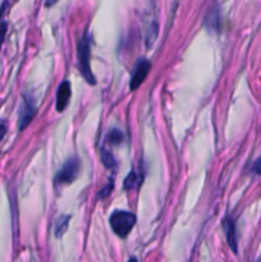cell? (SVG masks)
<instances>
[{
	"label": "cell",
	"mask_w": 261,
	"mask_h": 262,
	"mask_svg": "<svg viewBox=\"0 0 261 262\" xmlns=\"http://www.w3.org/2000/svg\"><path fill=\"white\" fill-rule=\"evenodd\" d=\"M90 36L84 32L77 42V55H78V68L82 77L86 79L89 83L95 84V77L90 68Z\"/></svg>",
	"instance_id": "cell-1"
},
{
	"label": "cell",
	"mask_w": 261,
	"mask_h": 262,
	"mask_svg": "<svg viewBox=\"0 0 261 262\" xmlns=\"http://www.w3.org/2000/svg\"><path fill=\"white\" fill-rule=\"evenodd\" d=\"M110 227L120 238H125L136 224V216L129 211H114L110 216Z\"/></svg>",
	"instance_id": "cell-2"
},
{
	"label": "cell",
	"mask_w": 261,
	"mask_h": 262,
	"mask_svg": "<svg viewBox=\"0 0 261 262\" xmlns=\"http://www.w3.org/2000/svg\"><path fill=\"white\" fill-rule=\"evenodd\" d=\"M79 171V161L78 159L72 158L69 160L66 161L63 166L58 170L55 176V183L59 186H63V184H69L77 178Z\"/></svg>",
	"instance_id": "cell-3"
},
{
	"label": "cell",
	"mask_w": 261,
	"mask_h": 262,
	"mask_svg": "<svg viewBox=\"0 0 261 262\" xmlns=\"http://www.w3.org/2000/svg\"><path fill=\"white\" fill-rule=\"evenodd\" d=\"M36 114V104L31 96H25L19 107V115H18V128L23 130Z\"/></svg>",
	"instance_id": "cell-4"
},
{
	"label": "cell",
	"mask_w": 261,
	"mask_h": 262,
	"mask_svg": "<svg viewBox=\"0 0 261 262\" xmlns=\"http://www.w3.org/2000/svg\"><path fill=\"white\" fill-rule=\"evenodd\" d=\"M151 68V63L146 59H140V60L136 63L135 68L132 71V77H130V83L129 87L132 91H136L141 84L143 83L145 78L147 77L148 71Z\"/></svg>",
	"instance_id": "cell-5"
},
{
	"label": "cell",
	"mask_w": 261,
	"mask_h": 262,
	"mask_svg": "<svg viewBox=\"0 0 261 262\" xmlns=\"http://www.w3.org/2000/svg\"><path fill=\"white\" fill-rule=\"evenodd\" d=\"M71 83L68 81H63L58 87L56 92V112L61 113L68 106L69 99H71Z\"/></svg>",
	"instance_id": "cell-6"
},
{
	"label": "cell",
	"mask_w": 261,
	"mask_h": 262,
	"mask_svg": "<svg viewBox=\"0 0 261 262\" xmlns=\"http://www.w3.org/2000/svg\"><path fill=\"white\" fill-rule=\"evenodd\" d=\"M223 229H224L227 241L233 251H237V238H235V223L232 217L227 216L223 220Z\"/></svg>",
	"instance_id": "cell-7"
},
{
	"label": "cell",
	"mask_w": 261,
	"mask_h": 262,
	"mask_svg": "<svg viewBox=\"0 0 261 262\" xmlns=\"http://www.w3.org/2000/svg\"><path fill=\"white\" fill-rule=\"evenodd\" d=\"M100 158H101V161L105 168L112 169L113 170L115 168V165H117L114 155L109 150H106V148H101V151H100Z\"/></svg>",
	"instance_id": "cell-8"
},
{
	"label": "cell",
	"mask_w": 261,
	"mask_h": 262,
	"mask_svg": "<svg viewBox=\"0 0 261 262\" xmlns=\"http://www.w3.org/2000/svg\"><path fill=\"white\" fill-rule=\"evenodd\" d=\"M69 220H71V216H68V215H63V216L59 217L58 222H56V224H55V235L56 237L58 238L61 237V235L67 232V229H68Z\"/></svg>",
	"instance_id": "cell-9"
},
{
	"label": "cell",
	"mask_w": 261,
	"mask_h": 262,
	"mask_svg": "<svg viewBox=\"0 0 261 262\" xmlns=\"http://www.w3.org/2000/svg\"><path fill=\"white\" fill-rule=\"evenodd\" d=\"M124 140V135L119 129H112L106 136V141L109 145H119Z\"/></svg>",
	"instance_id": "cell-10"
},
{
	"label": "cell",
	"mask_w": 261,
	"mask_h": 262,
	"mask_svg": "<svg viewBox=\"0 0 261 262\" xmlns=\"http://www.w3.org/2000/svg\"><path fill=\"white\" fill-rule=\"evenodd\" d=\"M141 181H142V178H141L140 176H137V173H136V171H130L124 181V188L125 189L135 188L137 184L141 183Z\"/></svg>",
	"instance_id": "cell-11"
},
{
	"label": "cell",
	"mask_w": 261,
	"mask_h": 262,
	"mask_svg": "<svg viewBox=\"0 0 261 262\" xmlns=\"http://www.w3.org/2000/svg\"><path fill=\"white\" fill-rule=\"evenodd\" d=\"M5 5H7V4L3 5L2 9H0V50H2L3 42H4L5 35H7V31H8V25H7V22L2 19V13L5 10Z\"/></svg>",
	"instance_id": "cell-12"
},
{
	"label": "cell",
	"mask_w": 261,
	"mask_h": 262,
	"mask_svg": "<svg viewBox=\"0 0 261 262\" xmlns=\"http://www.w3.org/2000/svg\"><path fill=\"white\" fill-rule=\"evenodd\" d=\"M206 26L210 28V30H216L217 28V13L216 12H214V15H212V12H211V14L207 17Z\"/></svg>",
	"instance_id": "cell-13"
},
{
	"label": "cell",
	"mask_w": 261,
	"mask_h": 262,
	"mask_svg": "<svg viewBox=\"0 0 261 262\" xmlns=\"http://www.w3.org/2000/svg\"><path fill=\"white\" fill-rule=\"evenodd\" d=\"M113 187H114V183H113V181H110V183H107V186L104 187V188L100 191V194H99L100 199H105L106 196H109V193H110V191L113 189Z\"/></svg>",
	"instance_id": "cell-14"
},
{
	"label": "cell",
	"mask_w": 261,
	"mask_h": 262,
	"mask_svg": "<svg viewBox=\"0 0 261 262\" xmlns=\"http://www.w3.org/2000/svg\"><path fill=\"white\" fill-rule=\"evenodd\" d=\"M253 171H255V173H257V174H261V158L258 159L257 161H256L255 164H253Z\"/></svg>",
	"instance_id": "cell-15"
},
{
	"label": "cell",
	"mask_w": 261,
	"mask_h": 262,
	"mask_svg": "<svg viewBox=\"0 0 261 262\" xmlns=\"http://www.w3.org/2000/svg\"><path fill=\"white\" fill-rule=\"evenodd\" d=\"M5 130H7V127H5L4 123H2V124H0V140H3V137H4Z\"/></svg>",
	"instance_id": "cell-16"
},
{
	"label": "cell",
	"mask_w": 261,
	"mask_h": 262,
	"mask_svg": "<svg viewBox=\"0 0 261 262\" xmlns=\"http://www.w3.org/2000/svg\"><path fill=\"white\" fill-rule=\"evenodd\" d=\"M58 2V0H46V3H45V5L48 8H50V7H53L54 4H55V3Z\"/></svg>",
	"instance_id": "cell-17"
},
{
	"label": "cell",
	"mask_w": 261,
	"mask_h": 262,
	"mask_svg": "<svg viewBox=\"0 0 261 262\" xmlns=\"http://www.w3.org/2000/svg\"><path fill=\"white\" fill-rule=\"evenodd\" d=\"M129 262H137V260H136V258H130Z\"/></svg>",
	"instance_id": "cell-18"
},
{
	"label": "cell",
	"mask_w": 261,
	"mask_h": 262,
	"mask_svg": "<svg viewBox=\"0 0 261 262\" xmlns=\"http://www.w3.org/2000/svg\"><path fill=\"white\" fill-rule=\"evenodd\" d=\"M258 262H261V260H260V261H258Z\"/></svg>",
	"instance_id": "cell-19"
}]
</instances>
